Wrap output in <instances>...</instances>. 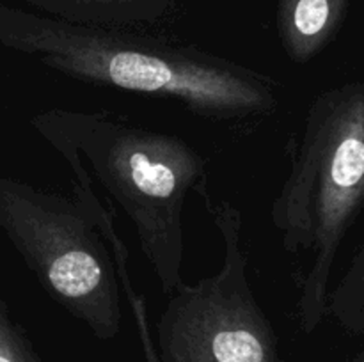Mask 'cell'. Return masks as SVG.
Here are the masks:
<instances>
[{"instance_id": "6da1fadb", "label": "cell", "mask_w": 364, "mask_h": 362, "mask_svg": "<svg viewBox=\"0 0 364 362\" xmlns=\"http://www.w3.org/2000/svg\"><path fill=\"white\" fill-rule=\"evenodd\" d=\"M0 45L84 84L174 99L205 119L263 117L279 106V85L262 71L116 27L0 4Z\"/></svg>"}, {"instance_id": "7a4b0ae2", "label": "cell", "mask_w": 364, "mask_h": 362, "mask_svg": "<svg viewBox=\"0 0 364 362\" xmlns=\"http://www.w3.org/2000/svg\"><path fill=\"white\" fill-rule=\"evenodd\" d=\"M31 126L63 156L77 160L135 227L164 295L181 283L183 208L196 190L208 199L205 158L181 137L134 126L110 112L48 109Z\"/></svg>"}, {"instance_id": "3957f363", "label": "cell", "mask_w": 364, "mask_h": 362, "mask_svg": "<svg viewBox=\"0 0 364 362\" xmlns=\"http://www.w3.org/2000/svg\"><path fill=\"white\" fill-rule=\"evenodd\" d=\"M364 209V84L320 92L306 112L302 137L270 220L284 252L304 258L297 318L306 334L327 316L334 263Z\"/></svg>"}, {"instance_id": "277c9868", "label": "cell", "mask_w": 364, "mask_h": 362, "mask_svg": "<svg viewBox=\"0 0 364 362\" xmlns=\"http://www.w3.org/2000/svg\"><path fill=\"white\" fill-rule=\"evenodd\" d=\"M0 229L60 307L98 339L117 336L121 293L112 251L75 195L0 176Z\"/></svg>"}, {"instance_id": "5b68a950", "label": "cell", "mask_w": 364, "mask_h": 362, "mask_svg": "<svg viewBox=\"0 0 364 362\" xmlns=\"http://www.w3.org/2000/svg\"><path fill=\"white\" fill-rule=\"evenodd\" d=\"M205 206L223 238V266L169 295L156 323L162 362H283L247 279L242 212L231 201L206 199Z\"/></svg>"}, {"instance_id": "8992f818", "label": "cell", "mask_w": 364, "mask_h": 362, "mask_svg": "<svg viewBox=\"0 0 364 362\" xmlns=\"http://www.w3.org/2000/svg\"><path fill=\"white\" fill-rule=\"evenodd\" d=\"M350 0H279L277 35L291 62L315 59L341 28Z\"/></svg>"}, {"instance_id": "52a82bcc", "label": "cell", "mask_w": 364, "mask_h": 362, "mask_svg": "<svg viewBox=\"0 0 364 362\" xmlns=\"http://www.w3.org/2000/svg\"><path fill=\"white\" fill-rule=\"evenodd\" d=\"M48 16L75 23L114 25L151 21L166 14L174 0H23Z\"/></svg>"}, {"instance_id": "ba28073f", "label": "cell", "mask_w": 364, "mask_h": 362, "mask_svg": "<svg viewBox=\"0 0 364 362\" xmlns=\"http://www.w3.org/2000/svg\"><path fill=\"white\" fill-rule=\"evenodd\" d=\"M327 316L343 329L364 334V241L336 286L329 291Z\"/></svg>"}, {"instance_id": "9c48e42d", "label": "cell", "mask_w": 364, "mask_h": 362, "mask_svg": "<svg viewBox=\"0 0 364 362\" xmlns=\"http://www.w3.org/2000/svg\"><path fill=\"white\" fill-rule=\"evenodd\" d=\"M0 362H41L0 297Z\"/></svg>"}, {"instance_id": "30bf717a", "label": "cell", "mask_w": 364, "mask_h": 362, "mask_svg": "<svg viewBox=\"0 0 364 362\" xmlns=\"http://www.w3.org/2000/svg\"><path fill=\"white\" fill-rule=\"evenodd\" d=\"M144 350H146V358L148 362H159V355H156L155 348H153V341L151 339H144Z\"/></svg>"}, {"instance_id": "8fae6325", "label": "cell", "mask_w": 364, "mask_h": 362, "mask_svg": "<svg viewBox=\"0 0 364 362\" xmlns=\"http://www.w3.org/2000/svg\"><path fill=\"white\" fill-rule=\"evenodd\" d=\"M359 362H364V357H363V358H361V361H359Z\"/></svg>"}]
</instances>
